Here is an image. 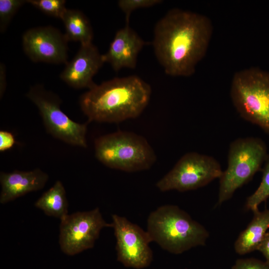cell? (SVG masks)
<instances>
[{
    "instance_id": "obj_22",
    "label": "cell",
    "mask_w": 269,
    "mask_h": 269,
    "mask_svg": "<svg viewBox=\"0 0 269 269\" xmlns=\"http://www.w3.org/2000/svg\"><path fill=\"white\" fill-rule=\"evenodd\" d=\"M232 269H269V265L256 259H242L236 261Z\"/></svg>"
},
{
    "instance_id": "obj_1",
    "label": "cell",
    "mask_w": 269,
    "mask_h": 269,
    "mask_svg": "<svg viewBox=\"0 0 269 269\" xmlns=\"http://www.w3.org/2000/svg\"><path fill=\"white\" fill-rule=\"evenodd\" d=\"M213 25L207 16L189 10H169L155 25L152 46L165 73L171 76L193 75L207 52Z\"/></svg>"
},
{
    "instance_id": "obj_17",
    "label": "cell",
    "mask_w": 269,
    "mask_h": 269,
    "mask_svg": "<svg viewBox=\"0 0 269 269\" xmlns=\"http://www.w3.org/2000/svg\"><path fill=\"white\" fill-rule=\"evenodd\" d=\"M34 206L49 216L62 219L68 215V201L62 183L57 180L35 202Z\"/></svg>"
},
{
    "instance_id": "obj_12",
    "label": "cell",
    "mask_w": 269,
    "mask_h": 269,
    "mask_svg": "<svg viewBox=\"0 0 269 269\" xmlns=\"http://www.w3.org/2000/svg\"><path fill=\"white\" fill-rule=\"evenodd\" d=\"M104 63L102 54L92 43L81 44L72 59L66 64L60 78L76 89L92 88L93 78Z\"/></svg>"
},
{
    "instance_id": "obj_23",
    "label": "cell",
    "mask_w": 269,
    "mask_h": 269,
    "mask_svg": "<svg viewBox=\"0 0 269 269\" xmlns=\"http://www.w3.org/2000/svg\"><path fill=\"white\" fill-rule=\"evenodd\" d=\"M15 142L13 135L5 131H0V151H4L11 148Z\"/></svg>"
},
{
    "instance_id": "obj_15",
    "label": "cell",
    "mask_w": 269,
    "mask_h": 269,
    "mask_svg": "<svg viewBox=\"0 0 269 269\" xmlns=\"http://www.w3.org/2000/svg\"><path fill=\"white\" fill-rule=\"evenodd\" d=\"M254 217L234 244L236 252L242 255L257 249L269 229V210L254 212Z\"/></svg>"
},
{
    "instance_id": "obj_4",
    "label": "cell",
    "mask_w": 269,
    "mask_h": 269,
    "mask_svg": "<svg viewBox=\"0 0 269 269\" xmlns=\"http://www.w3.org/2000/svg\"><path fill=\"white\" fill-rule=\"evenodd\" d=\"M95 156L106 166L127 172L149 169L156 156L147 140L133 133L119 131L95 141Z\"/></svg>"
},
{
    "instance_id": "obj_16",
    "label": "cell",
    "mask_w": 269,
    "mask_h": 269,
    "mask_svg": "<svg viewBox=\"0 0 269 269\" xmlns=\"http://www.w3.org/2000/svg\"><path fill=\"white\" fill-rule=\"evenodd\" d=\"M61 20L65 28L67 40L79 41L81 44L92 43L93 31L86 15L77 9H67Z\"/></svg>"
},
{
    "instance_id": "obj_20",
    "label": "cell",
    "mask_w": 269,
    "mask_h": 269,
    "mask_svg": "<svg viewBox=\"0 0 269 269\" xmlns=\"http://www.w3.org/2000/svg\"><path fill=\"white\" fill-rule=\"evenodd\" d=\"M26 0H0V30L3 32L19 8Z\"/></svg>"
},
{
    "instance_id": "obj_10",
    "label": "cell",
    "mask_w": 269,
    "mask_h": 269,
    "mask_svg": "<svg viewBox=\"0 0 269 269\" xmlns=\"http://www.w3.org/2000/svg\"><path fill=\"white\" fill-rule=\"evenodd\" d=\"M112 217L117 260L126 267L140 269L148 267L152 260V252L147 232L124 217L113 214Z\"/></svg>"
},
{
    "instance_id": "obj_7",
    "label": "cell",
    "mask_w": 269,
    "mask_h": 269,
    "mask_svg": "<svg viewBox=\"0 0 269 269\" xmlns=\"http://www.w3.org/2000/svg\"><path fill=\"white\" fill-rule=\"evenodd\" d=\"M26 96L38 108L47 131L53 136L71 145L87 146V125L69 118L61 109V101L57 95L36 85L30 87Z\"/></svg>"
},
{
    "instance_id": "obj_18",
    "label": "cell",
    "mask_w": 269,
    "mask_h": 269,
    "mask_svg": "<svg viewBox=\"0 0 269 269\" xmlns=\"http://www.w3.org/2000/svg\"><path fill=\"white\" fill-rule=\"evenodd\" d=\"M264 163L262 181L257 189L248 198L246 202V208L253 212L257 211L258 206L269 197V153Z\"/></svg>"
},
{
    "instance_id": "obj_3",
    "label": "cell",
    "mask_w": 269,
    "mask_h": 269,
    "mask_svg": "<svg viewBox=\"0 0 269 269\" xmlns=\"http://www.w3.org/2000/svg\"><path fill=\"white\" fill-rule=\"evenodd\" d=\"M146 231L152 242L175 254L204 245L209 236L204 226L172 205L160 206L151 212L147 220Z\"/></svg>"
},
{
    "instance_id": "obj_21",
    "label": "cell",
    "mask_w": 269,
    "mask_h": 269,
    "mask_svg": "<svg viewBox=\"0 0 269 269\" xmlns=\"http://www.w3.org/2000/svg\"><path fill=\"white\" fill-rule=\"evenodd\" d=\"M160 0H120L118 5L125 15L126 24H129L130 15L136 9L153 6L162 2Z\"/></svg>"
},
{
    "instance_id": "obj_25",
    "label": "cell",
    "mask_w": 269,
    "mask_h": 269,
    "mask_svg": "<svg viewBox=\"0 0 269 269\" xmlns=\"http://www.w3.org/2000/svg\"><path fill=\"white\" fill-rule=\"evenodd\" d=\"M6 87V74L5 65L0 63V95L2 97Z\"/></svg>"
},
{
    "instance_id": "obj_19",
    "label": "cell",
    "mask_w": 269,
    "mask_h": 269,
    "mask_svg": "<svg viewBox=\"0 0 269 269\" xmlns=\"http://www.w3.org/2000/svg\"><path fill=\"white\" fill-rule=\"evenodd\" d=\"M26 2L48 15L61 19L67 9L65 0H27Z\"/></svg>"
},
{
    "instance_id": "obj_5",
    "label": "cell",
    "mask_w": 269,
    "mask_h": 269,
    "mask_svg": "<svg viewBox=\"0 0 269 269\" xmlns=\"http://www.w3.org/2000/svg\"><path fill=\"white\" fill-rule=\"evenodd\" d=\"M230 95L240 115L269 134V72L255 68L237 72Z\"/></svg>"
},
{
    "instance_id": "obj_13",
    "label": "cell",
    "mask_w": 269,
    "mask_h": 269,
    "mask_svg": "<svg viewBox=\"0 0 269 269\" xmlns=\"http://www.w3.org/2000/svg\"><path fill=\"white\" fill-rule=\"evenodd\" d=\"M146 44L129 24L116 32L107 52L102 54L104 62L109 63L114 70L123 68L134 69L138 53Z\"/></svg>"
},
{
    "instance_id": "obj_11",
    "label": "cell",
    "mask_w": 269,
    "mask_h": 269,
    "mask_svg": "<svg viewBox=\"0 0 269 269\" xmlns=\"http://www.w3.org/2000/svg\"><path fill=\"white\" fill-rule=\"evenodd\" d=\"M68 42L64 34L51 26L29 29L22 38L25 54L34 62L66 64Z\"/></svg>"
},
{
    "instance_id": "obj_6",
    "label": "cell",
    "mask_w": 269,
    "mask_h": 269,
    "mask_svg": "<svg viewBox=\"0 0 269 269\" xmlns=\"http://www.w3.org/2000/svg\"><path fill=\"white\" fill-rule=\"evenodd\" d=\"M268 154L265 143L259 138H240L231 143L228 166L219 178L218 204L231 198L237 189L252 178Z\"/></svg>"
},
{
    "instance_id": "obj_8",
    "label": "cell",
    "mask_w": 269,
    "mask_h": 269,
    "mask_svg": "<svg viewBox=\"0 0 269 269\" xmlns=\"http://www.w3.org/2000/svg\"><path fill=\"white\" fill-rule=\"evenodd\" d=\"M222 173L220 164L214 157L190 152L183 155L156 186L162 192L172 190L187 191L220 178Z\"/></svg>"
},
{
    "instance_id": "obj_24",
    "label": "cell",
    "mask_w": 269,
    "mask_h": 269,
    "mask_svg": "<svg viewBox=\"0 0 269 269\" xmlns=\"http://www.w3.org/2000/svg\"><path fill=\"white\" fill-rule=\"evenodd\" d=\"M257 250L263 254L266 258V262L269 265V232L266 234Z\"/></svg>"
},
{
    "instance_id": "obj_9",
    "label": "cell",
    "mask_w": 269,
    "mask_h": 269,
    "mask_svg": "<svg viewBox=\"0 0 269 269\" xmlns=\"http://www.w3.org/2000/svg\"><path fill=\"white\" fill-rule=\"evenodd\" d=\"M103 218L98 207L90 211L77 212L61 220L59 243L62 251L69 256L75 255L92 248L101 231L112 228Z\"/></svg>"
},
{
    "instance_id": "obj_14",
    "label": "cell",
    "mask_w": 269,
    "mask_h": 269,
    "mask_svg": "<svg viewBox=\"0 0 269 269\" xmlns=\"http://www.w3.org/2000/svg\"><path fill=\"white\" fill-rule=\"evenodd\" d=\"M48 179V174L39 168L26 171L1 172L0 203L5 204L29 192L39 190Z\"/></svg>"
},
{
    "instance_id": "obj_2",
    "label": "cell",
    "mask_w": 269,
    "mask_h": 269,
    "mask_svg": "<svg viewBox=\"0 0 269 269\" xmlns=\"http://www.w3.org/2000/svg\"><path fill=\"white\" fill-rule=\"evenodd\" d=\"M151 93L150 85L138 76L115 78L89 89L80 105L89 121L119 123L139 116Z\"/></svg>"
}]
</instances>
